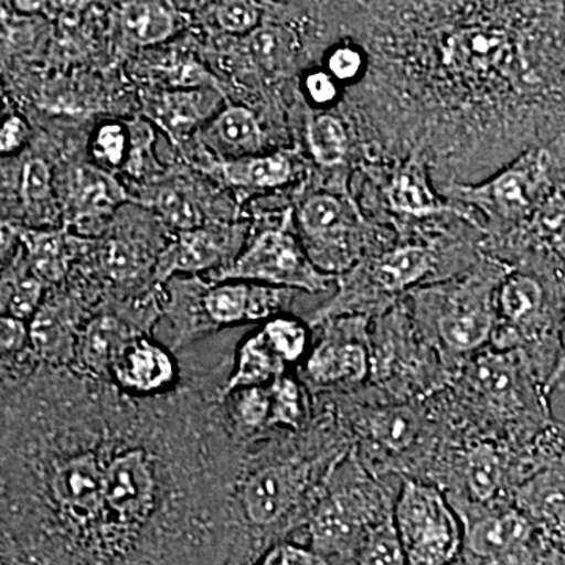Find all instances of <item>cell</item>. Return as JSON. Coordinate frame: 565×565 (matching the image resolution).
Returning a JSON list of instances; mask_svg holds the SVG:
<instances>
[{
  "label": "cell",
  "instance_id": "cell-1",
  "mask_svg": "<svg viewBox=\"0 0 565 565\" xmlns=\"http://www.w3.org/2000/svg\"><path fill=\"white\" fill-rule=\"evenodd\" d=\"M394 526L405 559L415 565L451 563L459 553L460 527L435 487L407 482L397 500Z\"/></svg>",
  "mask_w": 565,
  "mask_h": 565
},
{
  "label": "cell",
  "instance_id": "cell-2",
  "mask_svg": "<svg viewBox=\"0 0 565 565\" xmlns=\"http://www.w3.org/2000/svg\"><path fill=\"white\" fill-rule=\"evenodd\" d=\"M218 278L266 281L308 292L326 291L332 281V275L319 273L299 243L282 230L263 233Z\"/></svg>",
  "mask_w": 565,
  "mask_h": 565
},
{
  "label": "cell",
  "instance_id": "cell-3",
  "mask_svg": "<svg viewBox=\"0 0 565 565\" xmlns=\"http://www.w3.org/2000/svg\"><path fill=\"white\" fill-rule=\"evenodd\" d=\"M299 222L305 237L311 244L316 266L323 269H343L352 259L351 214L344 203L329 193H318L303 203Z\"/></svg>",
  "mask_w": 565,
  "mask_h": 565
},
{
  "label": "cell",
  "instance_id": "cell-4",
  "mask_svg": "<svg viewBox=\"0 0 565 565\" xmlns=\"http://www.w3.org/2000/svg\"><path fill=\"white\" fill-rule=\"evenodd\" d=\"M537 180V158L526 156L484 184L459 185L457 195L463 196L487 212L511 221L523 217L530 211Z\"/></svg>",
  "mask_w": 565,
  "mask_h": 565
},
{
  "label": "cell",
  "instance_id": "cell-5",
  "mask_svg": "<svg viewBox=\"0 0 565 565\" xmlns=\"http://www.w3.org/2000/svg\"><path fill=\"white\" fill-rule=\"evenodd\" d=\"M103 498L126 519L147 514L152 501V479L140 452L117 457L103 475Z\"/></svg>",
  "mask_w": 565,
  "mask_h": 565
},
{
  "label": "cell",
  "instance_id": "cell-6",
  "mask_svg": "<svg viewBox=\"0 0 565 565\" xmlns=\"http://www.w3.org/2000/svg\"><path fill=\"white\" fill-rule=\"evenodd\" d=\"M520 511L550 534L565 537V460L552 462L520 487Z\"/></svg>",
  "mask_w": 565,
  "mask_h": 565
},
{
  "label": "cell",
  "instance_id": "cell-7",
  "mask_svg": "<svg viewBox=\"0 0 565 565\" xmlns=\"http://www.w3.org/2000/svg\"><path fill=\"white\" fill-rule=\"evenodd\" d=\"M302 481L294 468L270 467L253 476L244 490L248 519L258 525L277 522L296 501Z\"/></svg>",
  "mask_w": 565,
  "mask_h": 565
},
{
  "label": "cell",
  "instance_id": "cell-8",
  "mask_svg": "<svg viewBox=\"0 0 565 565\" xmlns=\"http://www.w3.org/2000/svg\"><path fill=\"white\" fill-rule=\"evenodd\" d=\"M531 520L522 511L504 512L479 520L465 537L468 552L479 559L498 563L508 559L530 541Z\"/></svg>",
  "mask_w": 565,
  "mask_h": 565
},
{
  "label": "cell",
  "instance_id": "cell-9",
  "mask_svg": "<svg viewBox=\"0 0 565 565\" xmlns=\"http://www.w3.org/2000/svg\"><path fill=\"white\" fill-rule=\"evenodd\" d=\"M363 515L352 494H334L316 512L311 533L318 552L348 548L362 530Z\"/></svg>",
  "mask_w": 565,
  "mask_h": 565
},
{
  "label": "cell",
  "instance_id": "cell-10",
  "mask_svg": "<svg viewBox=\"0 0 565 565\" xmlns=\"http://www.w3.org/2000/svg\"><path fill=\"white\" fill-rule=\"evenodd\" d=\"M120 21L126 35L132 41L156 44L177 32L180 11L173 0H125Z\"/></svg>",
  "mask_w": 565,
  "mask_h": 565
},
{
  "label": "cell",
  "instance_id": "cell-11",
  "mask_svg": "<svg viewBox=\"0 0 565 565\" xmlns=\"http://www.w3.org/2000/svg\"><path fill=\"white\" fill-rule=\"evenodd\" d=\"M370 371L366 349L359 343H330L316 349L308 362V373L321 384H355L362 382Z\"/></svg>",
  "mask_w": 565,
  "mask_h": 565
},
{
  "label": "cell",
  "instance_id": "cell-12",
  "mask_svg": "<svg viewBox=\"0 0 565 565\" xmlns=\"http://www.w3.org/2000/svg\"><path fill=\"white\" fill-rule=\"evenodd\" d=\"M122 385L136 392H152L169 384L173 364L162 349L150 343L131 344L115 367Z\"/></svg>",
  "mask_w": 565,
  "mask_h": 565
},
{
  "label": "cell",
  "instance_id": "cell-13",
  "mask_svg": "<svg viewBox=\"0 0 565 565\" xmlns=\"http://www.w3.org/2000/svg\"><path fill=\"white\" fill-rule=\"evenodd\" d=\"M129 338L131 333L117 319H95L79 338L82 362L95 373L115 370L128 351Z\"/></svg>",
  "mask_w": 565,
  "mask_h": 565
},
{
  "label": "cell",
  "instance_id": "cell-14",
  "mask_svg": "<svg viewBox=\"0 0 565 565\" xmlns=\"http://www.w3.org/2000/svg\"><path fill=\"white\" fill-rule=\"evenodd\" d=\"M32 343L43 359L68 362L76 348V322L65 308H40L31 323Z\"/></svg>",
  "mask_w": 565,
  "mask_h": 565
},
{
  "label": "cell",
  "instance_id": "cell-15",
  "mask_svg": "<svg viewBox=\"0 0 565 565\" xmlns=\"http://www.w3.org/2000/svg\"><path fill=\"white\" fill-rule=\"evenodd\" d=\"M103 475L92 456L76 457L58 468L55 493L71 509L92 511L103 498Z\"/></svg>",
  "mask_w": 565,
  "mask_h": 565
},
{
  "label": "cell",
  "instance_id": "cell-16",
  "mask_svg": "<svg viewBox=\"0 0 565 565\" xmlns=\"http://www.w3.org/2000/svg\"><path fill=\"white\" fill-rule=\"evenodd\" d=\"M222 244L215 234L204 230L182 232L178 243L167 250L158 266L159 278L173 273H196L221 262Z\"/></svg>",
  "mask_w": 565,
  "mask_h": 565
},
{
  "label": "cell",
  "instance_id": "cell-17",
  "mask_svg": "<svg viewBox=\"0 0 565 565\" xmlns=\"http://www.w3.org/2000/svg\"><path fill=\"white\" fill-rule=\"evenodd\" d=\"M388 202L394 211L414 217L438 214L446 207L430 189L419 163L408 162L394 174L388 188Z\"/></svg>",
  "mask_w": 565,
  "mask_h": 565
},
{
  "label": "cell",
  "instance_id": "cell-18",
  "mask_svg": "<svg viewBox=\"0 0 565 565\" xmlns=\"http://www.w3.org/2000/svg\"><path fill=\"white\" fill-rule=\"evenodd\" d=\"M247 285H222L211 289L204 297V310L214 322L233 323L244 319H259L269 315L267 296Z\"/></svg>",
  "mask_w": 565,
  "mask_h": 565
},
{
  "label": "cell",
  "instance_id": "cell-19",
  "mask_svg": "<svg viewBox=\"0 0 565 565\" xmlns=\"http://www.w3.org/2000/svg\"><path fill=\"white\" fill-rule=\"evenodd\" d=\"M433 269V255L419 245L385 253L375 266V280L390 292H399L423 280Z\"/></svg>",
  "mask_w": 565,
  "mask_h": 565
},
{
  "label": "cell",
  "instance_id": "cell-20",
  "mask_svg": "<svg viewBox=\"0 0 565 565\" xmlns=\"http://www.w3.org/2000/svg\"><path fill=\"white\" fill-rule=\"evenodd\" d=\"M31 255L32 267L44 280L57 281L68 270L74 241L65 232H33L17 230Z\"/></svg>",
  "mask_w": 565,
  "mask_h": 565
},
{
  "label": "cell",
  "instance_id": "cell-21",
  "mask_svg": "<svg viewBox=\"0 0 565 565\" xmlns=\"http://www.w3.org/2000/svg\"><path fill=\"white\" fill-rule=\"evenodd\" d=\"M493 318L484 308H465L446 315L440 321V334L449 348L459 352L473 351L489 340Z\"/></svg>",
  "mask_w": 565,
  "mask_h": 565
},
{
  "label": "cell",
  "instance_id": "cell-22",
  "mask_svg": "<svg viewBox=\"0 0 565 565\" xmlns=\"http://www.w3.org/2000/svg\"><path fill=\"white\" fill-rule=\"evenodd\" d=\"M544 302L545 292L541 282L522 274L509 277L501 286L498 297L501 315L505 321L514 323L534 321L541 316Z\"/></svg>",
  "mask_w": 565,
  "mask_h": 565
},
{
  "label": "cell",
  "instance_id": "cell-23",
  "mask_svg": "<svg viewBox=\"0 0 565 565\" xmlns=\"http://www.w3.org/2000/svg\"><path fill=\"white\" fill-rule=\"evenodd\" d=\"M280 360L264 340L263 333L256 334L241 349L236 373L230 379L225 392L264 384L278 373Z\"/></svg>",
  "mask_w": 565,
  "mask_h": 565
},
{
  "label": "cell",
  "instance_id": "cell-24",
  "mask_svg": "<svg viewBox=\"0 0 565 565\" xmlns=\"http://www.w3.org/2000/svg\"><path fill=\"white\" fill-rule=\"evenodd\" d=\"M73 206L77 217L109 212L125 195L109 177L98 170L81 169L73 189Z\"/></svg>",
  "mask_w": 565,
  "mask_h": 565
},
{
  "label": "cell",
  "instance_id": "cell-25",
  "mask_svg": "<svg viewBox=\"0 0 565 565\" xmlns=\"http://www.w3.org/2000/svg\"><path fill=\"white\" fill-rule=\"evenodd\" d=\"M225 172L234 184L274 189L291 180L292 166L285 156L274 154L226 163Z\"/></svg>",
  "mask_w": 565,
  "mask_h": 565
},
{
  "label": "cell",
  "instance_id": "cell-26",
  "mask_svg": "<svg viewBox=\"0 0 565 565\" xmlns=\"http://www.w3.org/2000/svg\"><path fill=\"white\" fill-rule=\"evenodd\" d=\"M308 143L316 162L333 167L344 161L348 136L343 122L332 115H321L308 129Z\"/></svg>",
  "mask_w": 565,
  "mask_h": 565
},
{
  "label": "cell",
  "instance_id": "cell-27",
  "mask_svg": "<svg viewBox=\"0 0 565 565\" xmlns=\"http://www.w3.org/2000/svg\"><path fill=\"white\" fill-rule=\"evenodd\" d=\"M467 481L479 501H489L501 484V460L489 445L476 446L467 459Z\"/></svg>",
  "mask_w": 565,
  "mask_h": 565
},
{
  "label": "cell",
  "instance_id": "cell-28",
  "mask_svg": "<svg viewBox=\"0 0 565 565\" xmlns=\"http://www.w3.org/2000/svg\"><path fill=\"white\" fill-rule=\"evenodd\" d=\"M264 340L273 348L282 362H297L307 349L308 334L299 321L274 319L263 329Z\"/></svg>",
  "mask_w": 565,
  "mask_h": 565
},
{
  "label": "cell",
  "instance_id": "cell-29",
  "mask_svg": "<svg viewBox=\"0 0 565 565\" xmlns=\"http://www.w3.org/2000/svg\"><path fill=\"white\" fill-rule=\"evenodd\" d=\"M217 131L226 143L245 151H255L262 145V131L250 110L232 107L223 111Z\"/></svg>",
  "mask_w": 565,
  "mask_h": 565
},
{
  "label": "cell",
  "instance_id": "cell-30",
  "mask_svg": "<svg viewBox=\"0 0 565 565\" xmlns=\"http://www.w3.org/2000/svg\"><path fill=\"white\" fill-rule=\"evenodd\" d=\"M154 206L170 225L177 226L182 232L202 226V210L195 200L180 189H166V191L159 192L154 200Z\"/></svg>",
  "mask_w": 565,
  "mask_h": 565
},
{
  "label": "cell",
  "instance_id": "cell-31",
  "mask_svg": "<svg viewBox=\"0 0 565 565\" xmlns=\"http://www.w3.org/2000/svg\"><path fill=\"white\" fill-rule=\"evenodd\" d=\"M273 407H270L269 424L297 427L302 419V401L299 386L289 377L275 379L273 388Z\"/></svg>",
  "mask_w": 565,
  "mask_h": 565
},
{
  "label": "cell",
  "instance_id": "cell-32",
  "mask_svg": "<svg viewBox=\"0 0 565 565\" xmlns=\"http://www.w3.org/2000/svg\"><path fill=\"white\" fill-rule=\"evenodd\" d=\"M41 291H43V285H41L40 278L33 277V275H22V277L7 282V296L3 294V300L7 299V308H9L11 318L24 321L35 315Z\"/></svg>",
  "mask_w": 565,
  "mask_h": 565
},
{
  "label": "cell",
  "instance_id": "cell-33",
  "mask_svg": "<svg viewBox=\"0 0 565 565\" xmlns=\"http://www.w3.org/2000/svg\"><path fill=\"white\" fill-rule=\"evenodd\" d=\"M363 564H405V553L396 526H381L367 539L363 548Z\"/></svg>",
  "mask_w": 565,
  "mask_h": 565
},
{
  "label": "cell",
  "instance_id": "cell-34",
  "mask_svg": "<svg viewBox=\"0 0 565 565\" xmlns=\"http://www.w3.org/2000/svg\"><path fill=\"white\" fill-rule=\"evenodd\" d=\"M418 433V423L412 412L394 411L377 419L375 435L388 448L399 449L411 445Z\"/></svg>",
  "mask_w": 565,
  "mask_h": 565
},
{
  "label": "cell",
  "instance_id": "cell-35",
  "mask_svg": "<svg viewBox=\"0 0 565 565\" xmlns=\"http://www.w3.org/2000/svg\"><path fill=\"white\" fill-rule=\"evenodd\" d=\"M107 274L115 280H131L143 269V259L136 247L122 241H110L103 256Z\"/></svg>",
  "mask_w": 565,
  "mask_h": 565
},
{
  "label": "cell",
  "instance_id": "cell-36",
  "mask_svg": "<svg viewBox=\"0 0 565 565\" xmlns=\"http://www.w3.org/2000/svg\"><path fill=\"white\" fill-rule=\"evenodd\" d=\"M215 17L223 31L244 33L258 24L259 9L255 0H221Z\"/></svg>",
  "mask_w": 565,
  "mask_h": 565
},
{
  "label": "cell",
  "instance_id": "cell-37",
  "mask_svg": "<svg viewBox=\"0 0 565 565\" xmlns=\"http://www.w3.org/2000/svg\"><path fill=\"white\" fill-rule=\"evenodd\" d=\"M22 196L32 206H43L50 203L52 196L51 173L46 163L31 161L25 163L22 174Z\"/></svg>",
  "mask_w": 565,
  "mask_h": 565
},
{
  "label": "cell",
  "instance_id": "cell-38",
  "mask_svg": "<svg viewBox=\"0 0 565 565\" xmlns=\"http://www.w3.org/2000/svg\"><path fill=\"white\" fill-rule=\"evenodd\" d=\"M270 407H273L270 390L267 392V390L259 388L258 385L247 386L237 403V414L245 426L258 427L263 423L269 422Z\"/></svg>",
  "mask_w": 565,
  "mask_h": 565
},
{
  "label": "cell",
  "instance_id": "cell-39",
  "mask_svg": "<svg viewBox=\"0 0 565 565\" xmlns=\"http://www.w3.org/2000/svg\"><path fill=\"white\" fill-rule=\"evenodd\" d=\"M363 61L359 51L343 46L333 51L329 58V70L338 81H352L359 76Z\"/></svg>",
  "mask_w": 565,
  "mask_h": 565
},
{
  "label": "cell",
  "instance_id": "cell-40",
  "mask_svg": "<svg viewBox=\"0 0 565 565\" xmlns=\"http://www.w3.org/2000/svg\"><path fill=\"white\" fill-rule=\"evenodd\" d=\"M264 564H297V565H315L326 564L323 557L319 553L310 552V550L299 548V546L280 545L267 553L263 559Z\"/></svg>",
  "mask_w": 565,
  "mask_h": 565
},
{
  "label": "cell",
  "instance_id": "cell-41",
  "mask_svg": "<svg viewBox=\"0 0 565 565\" xmlns=\"http://www.w3.org/2000/svg\"><path fill=\"white\" fill-rule=\"evenodd\" d=\"M96 150L102 152L103 158L111 166L120 163L122 151H125V134L120 126H104L96 137Z\"/></svg>",
  "mask_w": 565,
  "mask_h": 565
},
{
  "label": "cell",
  "instance_id": "cell-42",
  "mask_svg": "<svg viewBox=\"0 0 565 565\" xmlns=\"http://www.w3.org/2000/svg\"><path fill=\"white\" fill-rule=\"evenodd\" d=\"M252 51L258 61L273 62L281 46V32L275 28H263L253 33Z\"/></svg>",
  "mask_w": 565,
  "mask_h": 565
},
{
  "label": "cell",
  "instance_id": "cell-43",
  "mask_svg": "<svg viewBox=\"0 0 565 565\" xmlns=\"http://www.w3.org/2000/svg\"><path fill=\"white\" fill-rule=\"evenodd\" d=\"M307 90L310 98L318 104L332 103L337 98V85L332 76L326 73H313L307 77Z\"/></svg>",
  "mask_w": 565,
  "mask_h": 565
},
{
  "label": "cell",
  "instance_id": "cell-44",
  "mask_svg": "<svg viewBox=\"0 0 565 565\" xmlns=\"http://www.w3.org/2000/svg\"><path fill=\"white\" fill-rule=\"evenodd\" d=\"M25 330L21 319L2 318V351L11 352L21 348Z\"/></svg>",
  "mask_w": 565,
  "mask_h": 565
},
{
  "label": "cell",
  "instance_id": "cell-45",
  "mask_svg": "<svg viewBox=\"0 0 565 565\" xmlns=\"http://www.w3.org/2000/svg\"><path fill=\"white\" fill-rule=\"evenodd\" d=\"M25 136V126L20 118H10L6 121L2 129V136H0V150L2 152H10L17 150L22 143V139Z\"/></svg>",
  "mask_w": 565,
  "mask_h": 565
},
{
  "label": "cell",
  "instance_id": "cell-46",
  "mask_svg": "<svg viewBox=\"0 0 565 565\" xmlns=\"http://www.w3.org/2000/svg\"><path fill=\"white\" fill-rule=\"evenodd\" d=\"M93 0H46V9L58 17H79Z\"/></svg>",
  "mask_w": 565,
  "mask_h": 565
},
{
  "label": "cell",
  "instance_id": "cell-47",
  "mask_svg": "<svg viewBox=\"0 0 565 565\" xmlns=\"http://www.w3.org/2000/svg\"><path fill=\"white\" fill-rule=\"evenodd\" d=\"M561 255L565 259V248L561 250ZM565 379V341L563 351H561L559 356H557L555 366H553L552 373H550L548 377H546L544 393L545 396H548L553 390H556L559 386L561 382Z\"/></svg>",
  "mask_w": 565,
  "mask_h": 565
}]
</instances>
